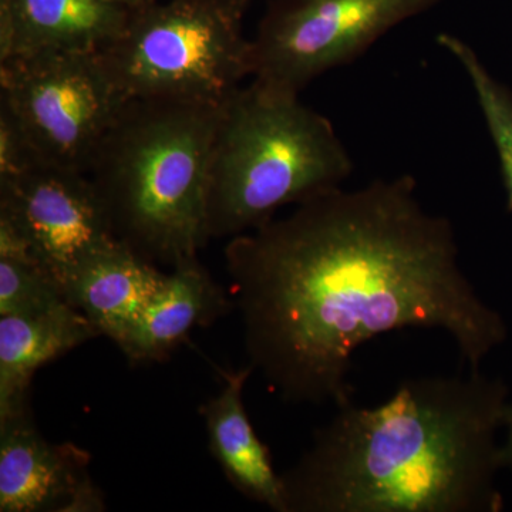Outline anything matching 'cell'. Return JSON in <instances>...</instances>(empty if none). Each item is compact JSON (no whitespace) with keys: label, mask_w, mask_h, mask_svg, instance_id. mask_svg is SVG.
Instances as JSON below:
<instances>
[{"label":"cell","mask_w":512,"mask_h":512,"mask_svg":"<svg viewBox=\"0 0 512 512\" xmlns=\"http://www.w3.org/2000/svg\"><path fill=\"white\" fill-rule=\"evenodd\" d=\"M453 222L409 174L342 187L229 238L225 265L248 365L284 402H353V356L393 330L439 329L478 370L507 326L458 262Z\"/></svg>","instance_id":"1"},{"label":"cell","mask_w":512,"mask_h":512,"mask_svg":"<svg viewBox=\"0 0 512 512\" xmlns=\"http://www.w3.org/2000/svg\"><path fill=\"white\" fill-rule=\"evenodd\" d=\"M508 387L480 370L403 380L376 407H336L282 473L286 512H497L495 433Z\"/></svg>","instance_id":"2"},{"label":"cell","mask_w":512,"mask_h":512,"mask_svg":"<svg viewBox=\"0 0 512 512\" xmlns=\"http://www.w3.org/2000/svg\"><path fill=\"white\" fill-rule=\"evenodd\" d=\"M222 104L128 100L94 153L87 174L114 235L153 264L198 258L210 241L205 192Z\"/></svg>","instance_id":"3"},{"label":"cell","mask_w":512,"mask_h":512,"mask_svg":"<svg viewBox=\"0 0 512 512\" xmlns=\"http://www.w3.org/2000/svg\"><path fill=\"white\" fill-rule=\"evenodd\" d=\"M353 161L328 117L254 82L221 106L207 170L208 238H234L285 205L342 187Z\"/></svg>","instance_id":"4"},{"label":"cell","mask_w":512,"mask_h":512,"mask_svg":"<svg viewBox=\"0 0 512 512\" xmlns=\"http://www.w3.org/2000/svg\"><path fill=\"white\" fill-rule=\"evenodd\" d=\"M249 6L231 0H157L133 9L100 52L128 100L222 104L252 74Z\"/></svg>","instance_id":"5"},{"label":"cell","mask_w":512,"mask_h":512,"mask_svg":"<svg viewBox=\"0 0 512 512\" xmlns=\"http://www.w3.org/2000/svg\"><path fill=\"white\" fill-rule=\"evenodd\" d=\"M0 100L46 163L87 173L128 99L100 52H46L0 60Z\"/></svg>","instance_id":"6"},{"label":"cell","mask_w":512,"mask_h":512,"mask_svg":"<svg viewBox=\"0 0 512 512\" xmlns=\"http://www.w3.org/2000/svg\"><path fill=\"white\" fill-rule=\"evenodd\" d=\"M443 0H268L251 39L252 80L299 93Z\"/></svg>","instance_id":"7"},{"label":"cell","mask_w":512,"mask_h":512,"mask_svg":"<svg viewBox=\"0 0 512 512\" xmlns=\"http://www.w3.org/2000/svg\"><path fill=\"white\" fill-rule=\"evenodd\" d=\"M0 217L15 225L62 289L77 266L117 241L89 174L46 161L0 180Z\"/></svg>","instance_id":"8"},{"label":"cell","mask_w":512,"mask_h":512,"mask_svg":"<svg viewBox=\"0 0 512 512\" xmlns=\"http://www.w3.org/2000/svg\"><path fill=\"white\" fill-rule=\"evenodd\" d=\"M106 510V497L93 481L84 448L47 440L32 410L0 419V511Z\"/></svg>","instance_id":"9"},{"label":"cell","mask_w":512,"mask_h":512,"mask_svg":"<svg viewBox=\"0 0 512 512\" xmlns=\"http://www.w3.org/2000/svg\"><path fill=\"white\" fill-rule=\"evenodd\" d=\"M131 10L111 0H0V60L46 52H101Z\"/></svg>","instance_id":"10"},{"label":"cell","mask_w":512,"mask_h":512,"mask_svg":"<svg viewBox=\"0 0 512 512\" xmlns=\"http://www.w3.org/2000/svg\"><path fill=\"white\" fill-rule=\"evenodd\" d=\"M164 272L117 239L74 269L63 285L66 301L119 345L146 309Z\"/></svg>","instance_id":"11"},{"label":"cell","mask_w":512,"mask_h":512,"mask_svg":"<svg viewBox=\"0 0 512 512\" xmlns=\"http://www.w3.org/2000/svg\"><path fill=\"white\" fill-rule=\"evenodd\" d=\"M231 302L198 258L188 259L165 274L156 295L117 346L130 363L158 362L192 330L228 313Z\"/></svg>","instance_id":"12"},{"label":"cell","mask_w":512,"mask_h":512,"mask_svg":"<svg viewBox=\"0 0 512 512\" xmlns=\"http://www.w3.org/2000/svg\"><path fill=\"white\" fill-rule=\"evenodd\" d=\"M251 366L225 373L224 387L201 407L208 447L229 484L276 512H286L282 474L275 471L271 451L262 443L245 409L244 389Z\"/></svg>","instance_id":"13"},{"label":"cell","mask_w":512,"mask_h":512,"mask_svg":"<svg viewBox=\"0 0 512 512\" xmlns=\"http://www.w3.org/2000/svg\"><path fill=\"white\" fill-rule=\"evenodd\" d=\"M99 336L67 301L45 312L0 316V419L30 412V384L40 367Z\"/></svg>","instance_id":"14"},{"label":"cell","mask_w":512,"mask_h":512,"mask_svg":"<svg viewBox=\"0 0 512 512\" xmlns=\"http://www.w3.org/2000/svg\"><path fill=\"white\" fill-rule=\"evenodd\" d=\"M439 45L464 67L477 93L485 123L500 157L501 173L507 190V208L512 212V93L497 82L473 47L450 33L437 36Z\"/></svg>","instance_id":"15"},{"label":"cell","mask_w":512,"mask_h":512,"mask_svg":"<svg viewBox=\"0 0 512 512\" xmlns=\"http://www.w3.org/2000/svg\"><path fill=\"white\" fill-rule=\"evenodd\" d=\"M63 302L62 285L32 255H0V316L45 312Z\"/></svg>","instance_id":"16"},{"label":"cell","mask_w":512,"mask_h":512,"mask_svg":"<svg viewBox=\"0 0 512 512\" xmlns=\"http://www.w3.org/2000/svg\"><path fill=\"white\" fill-rule=\"evenodd\" d=\"M43 158L12 109L0 100V180L32 170Z\"/></svg>","instance_id":"17"},{"label":"cell","mask_w":512,"mask_h":512,"mask_svg":"<svg viewBox=\"0 0 512 512\" xmlns=\"http://www.w3.org/2000/svg\"><path fill=\"white\" fill-rule=\"evenodd\" d=\"M504 427H507V441L501 446V464L512 470V404H508L504 414Z\"/></svg>","instance_id":"18"},{"label":"cell","mask_w":512,"mask_h":512,"mask_svg":"<svg viewBox=\"0 0 512 512\" xmlns=\"http://www.w3.org/2000/svg\"><path fill=\"white\" fill-rule=\"evenodd\" d=\"M111 2L124 6V8L133 10L143 8V6L151 5V3L157 2V0H111Z\"/></svg>","instance_id":"19"},{"label":"cell","mask_w":512,"mask_h":512,"mask_svg":"<svg viewBox=\"0 0 512 512\" xmlns=\"http://www.w3.org/2000/svg\"><path fill=\"white\" fill-rule=\"evenodd\" d=\"M231 2L242 3V5H251L252 0H231Z\"/></svg>","instance_id":"20"}]
</instances>
